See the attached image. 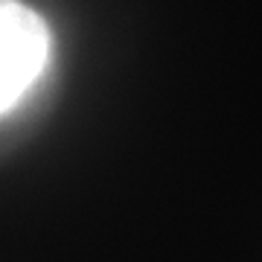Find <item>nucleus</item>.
I'll return each mask as SVG.
<instances>
[{
    "instance_id": "1",
    "label": "nucleus",
    "mask_w": 262,
    "mask_h": 262,
    "mask_svg": "<svg viewBox=\"0 0 262 262\" xmlns=\"http://www.w3.org/2000/svg\"><path fill=\"white\" fill-rule=\"evenodd\" d=\"M50 61V29L20 0H0V114L20 102Z\"/></svg>"
}]
</instances>
